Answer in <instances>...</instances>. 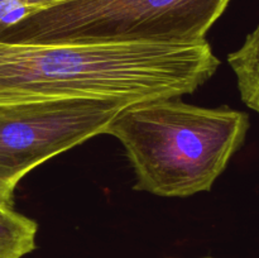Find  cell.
Segmentation results:
<instances>
[{"label":"cell","mask_w":259,"mask_h":258,"mask_svg":"<svg viewBox=\"0 0 259 258\" xmlns=\"http://www.w3.org/2000/svg\"><path fill=\"white\" fill-rule=\"evenodd\" d=\"M0 2H3V0H0Z\"/></svg>","instance_id":"10"},{"label":"cell","mask_w":259,"mask_h":258,"mask_svg":"<svg viewBox=\"0 0 259 258\" xmlns=\"http://www.w3.org/2000/svg\"><path fill=\"white\" fill-rule=\"evenodd\" d=\"M249 125L244 111L164 98L129 104L105 134L123 144L136 174L134 189L189 197L211 190L244 144Z\"/></svg>","instance_id":"2"},{"label":"cell","mask_w":259,"mask_h":258,"mask_svg":"<svg viewBox=\"0 0 259 258\" xmlns=\"http://www.w3.org/2000/svg\"><path fill=\"white\" fill-rule=\"evenodd\" d=\"M220 66L206 39L194 45H32L0 42V104L108 98L129 104L192 94Z\"/></svg>","instance_id":"1"},{"label":"cell","mask_w":259,"mask_h":258,"mask_svg":"<svg viewBox=\"0 0 259 258\" xmlns=\"http://www.w3.org/2000/svg\"><path fill=\"white\" fill-rule=\"evenodd\" d=\"M23 2L35 9V8L38 7H43V5L51 4V3H55V2H60V0H23Z\"/></svg>","instance_id":"7"},{"label":"cell","mask_w":259,"mask_h":258,"mask_svg":"<svg viewBox=\"0 0 259 258\" xmlns=\"http://www.w3.org/2000/svg\"><path fill=\"white\" fill-rule=\"evenodd\" d=\"M202 258H215V257H210V255H207V257H202Z\"/></svg>","instance_id":"8"},{"label":"cell","mask_w":259,"mask_h":258,"mask_svg":"<svg viewBox=\"0 0 259 258\" xmlns=\"http://www.w3.org/2000/svg\"><path fill=\"white\" fill-rule=\"evenodd\" d=\"M38 224L15 211L0 207V258H23L35 249Z\"/></svg>","instance_id":"6"},{"label":"cell","mask_w":259,"mask_h":258,"mask_svg":"<svg viewBox=\"0 0 259 258\" xmlns=\"http://www.w3.org/2000/svg\"><path fill=\"white\" fill-rule=\"evenodd\" d=\"M2 206H7V205H3V204H0V207H2Z\"/></svg>","instance_id":"9"},{"label":"cell","mask_w":259,"mask_h":258,"mask_svg":"<svg viewBox=\"0 0 259 258\" xmlns=\"http://www.w3.org/2000/svg\"><path fill=\"white\" fill-rule=\"evenodd\" d=\"M129 103L108 98H53L0 104V204L13 206L30 171L99 134Z\"/></svg>","instance_id":"4"},{"label":"cell","mask_w":259,"mask_h":258,"mask_svg":"<svg viewBox=\"0 0 259 258\" xmlns=\"http://www.w3.org/2000/svg\"><path fill=\"white\" fill-rule=\"evenodd\" d=\"M228 62L237 77L242 101L259 115V24L237 51L229 53Z\"/></svg>","instance_id":"5"},{"label":"cell","mask_w":259,"mask_h":258,"mask_svg":"<svg viewBox=\"0 0 259 258\" xmlns=\"http://www.w3.org/2000/svg\"><path fill=\"white\" fill-rule=\"evenodd\" d=\"M230 0H60L0 32L32 45H194L205 40Z\"/></svg>","instance_id":"3"}]
</instances>
